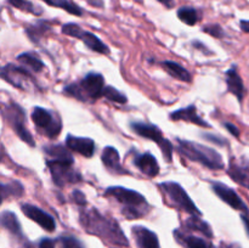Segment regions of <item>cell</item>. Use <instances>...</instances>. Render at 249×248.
Masks as SVG:
<instances>
[{"mask_svg": "<svg viewBox=\"0 0 249 248\" xmlns=\"http://www.w3.org/2000/svg\"><path fill=\"white\" fill-rule=\"evenodd\" d=\"M105 196L111 197L122 206V214L128 219H138L148 211L147 199L135 190L122 186H111L106 189Z\"/></svg>", "mask_w": 249, "mask_h": 248, "instance_id": "2", "label": "cell"}, {"mask_svg": "<svg viewBox=\"0 0 249 248\" xmlns=\"http://www.w3.org/2000/svg\"><path fill=\"white\" fill-rule=\"evenodd\" d=\"M4 114L6 121L9 122L11 128L16 133V135L22 141L28 143L29 146H34L33 136L29 133L28 129L26 128V113H24V109L19 105L10 104L5 107Z\"/></svg>", "mask_w": 249, "mask_h": 248, "instance_id": "9", "label": "cell"}, {"mask_svg": "<svg viewBox=\"0 0 249 248\" xmlns=\"http://www.w3.org/2000/svg\"><path fill=\"white\" fill-rule=\"evenodd\" d=\"M229 177L237 182L241 186L249 190V162L248 160H236L235 158L230 160L229 165Z\"/></svg>", "mask_w": 249, "mask_h": 248, "instance_id": "16", "label": "cell"}, {"mask_svg": "<svg viewBox=\"0 0 249 248\" xmlns=\"http://www.w3.org/2000/svg\"><path fill=\"white\" fill-rule=\"evenodd\" d=\"M130 128L134 133L138 134L141 138L155 141L158 147L160 148V151H162L165 160L169 163L172 162L173 151H174L173 143H170V141L163 136L162 131L157 125L151 123H142V122H133V123H130Z\"/></svg>", "mask_w": 249, "mask_h": 248, "instance_id": "6", "label": "cell"}, {"mask_svg": "<svg viewBox=\"0 0 249 248\" xmlns=\"http://www.w3.org/2000/svg\"><path fill=\"white\" fill-rule=\"evenodd\" d=\"M74 159H48L46 165L51 173L56 186H65L66 184H75L82 181V175L73 168Z\"/></svg>", "mask_w": 249, "mask_h": 248, "instance_id": "7", "label": "cell"}, {"mask_svg": "<svg viewBox=\"0 0 249 248\" xmlns=\"http://www.w3.org/2000/svg\"><path fill=\"white\" fill-rule=\"evenodd\" d=\"M22 212L26 216H28L29 219H32L33 221H36L38 225H40L44 230L46 231H55L56 229V223L55 219L50 215L49 213L44 212L43 209L38 208V207L33 206V204H22L21 206Z\"/></svg>", "mask_w": 249, "mask_h": 248, "instance_id": "13", "label": "cell"}, {"mask_svg": "<svg viewBox=\"0 0 249 248\" xmlns=\"http://www.w3.org/2000/svg\"><path fill=\"white\" fill-rule=\"evenodd\" d=\"M60 241L62 248H84V245L82 243V241L73 237V236H62L60 238Z\"/></svg>", "mask_w": 249, "mask_h": 248, "instance_id": "33", "label": "cell"}, {"mask_svg": "<svg viewBox=\"0 0 249 248\" xmlns=\"http://www.w3.org/2000/svg\"><path fill=\"white\" fill-rule=\"evenodd\" d=\"M87 2H89L92 6L104 7V1H102V0H87Z\"/></svg>", "mask_w": 249, "mask_h": 248, "instance_id": "41", "label": "cell"}, {"mask_svg": "<svg viewBox=\"0 0 249 248\" xmlns=\"http://www.w3.org/2000/svg\"><path fill=\"white\" fill-rule=\"evenodd\" d=\"M174 235L178 238V241L185 245V247L187 248H209L206 241L203 238L197 237V236L184 235V233H180L179 230L175 231Z\"/></svg>", "mask_w": 249, "mask_h": 248, "instance_id": "28", "label": "cell"}, {"mask_svg": "<svg viewBox=\"0 0 249 248\" xmlns=\"http://www.w3.org/2000/svg\"><path fill=\"white\" fill-rule=\"evenodd\" d=\"M131 231L140 248H160V241L153 231L143 226H134Z\"/></svg>", "mask_w": 249, "mask_h": 248, "instance_id": "19", "label": "cell"}, {"mask_svg": "<svg viewBox=\"0 0 249 248\" xmlns=\"http://www.w3.org/2000/svg\"><path fill=\"white\" fill-rule=\"evenodd\" d=\"M224 126H225V128L228 129V130L230 131V133L232 134L233 136H236V138H238V136H240V130H238L237 126H235V125H233V124L224 123Z\"/></svg>", "mask_w": 249, "mask_h": 248, "instance_id": "38", "label": "cell"}, {"mask_svg": "<svg viewBox=\"0 0 249 248\" xmlns=\"http://www.w3.org/2000/svg\"><path fill=\"white\" fill-rule=\"evenodd\" d=\"M17 61H18V62L21 63L24 68L33 71V72H36V73L41 72L44 68L43 61H41L38 56H36L34 53H21V55L17 56Z\"/></svg>", "mask_w": 249, "mask_h": 248, "instance_id": "23", "label": "cell"}, {"mask_svg": "<svg viewBox=\"0 0 249 248\" xmlns=\"http://www.w3.org/2000/svg\"><path fill=\"white\" fill-rule=\"evenodd\" d=\"M178 17L187 26H195L198 22V12L192 6H181L177 12Z\"/></svg>", "mask_w": 249, "mask_h": 248, "instance_id": "29", "label": "cell"}, {"mask_svg": "<svg viewBox=\"0 0 249 248\" xmlns=\"http://www.w3.org/2000/svg\"><path fill=\"white\" fill-rule=\"evenodd\" d=\"M12 6H15L16 9L22 10V11H26V12H31V14L34 15H40L41 14V10L38 9L36 6H34L31 1L28 0H7Z\"/></svg>", "mask_w": 249, "mask_h": 248, "instance_id": "32", "label": "cell"}, {"mask_svg": "<svg viewBox=\"0 0 249 248\" xmlns=\"http://www.w3.org/2000/svg\"><path fill=\"white\" fill-rule=\"evenodd\" d=\"M0 225L4 229H6L7 231H10L12 235L22 236V230L21 225L18 223V219H17V216L12 212L6 211L0 214Z\"/></svg>", "mask_w": 249, "mask_h": 248, "instance_id": "22", "label": "cell"}, {"mask_svg": "<svg viewBox=\"0 0 249 248\" xmlns=\"http://www.w3.org/2000/svg\"><path fill=\"white\" fill-rule=\"evenodd\" d=\"M106 88L104 75L96 72H90L80 80L79 83H72L66 85L63 92L68 96H72L79 101H95L104 96V90Z\"/></svg>", "mask_w": 249, "mask_h": 248, "instance_id": "4", "label": "cell"}, {"mask_svg": "<svg viewBox=\"0 0 249 248\" xmlns=\"http://www.w3.org/2000/svg\"><path fill=\"white\" fill-rule=\"evenodd\" d=\"M160 65L164 68L165 72L169 75H172L173 78H175V79L181 80V82L185 83L191 82V74H190V72L186 68L182 67L181 65H179V63L174 62V61H164Z\"/></svg>", "mask_w": 249, "mask_h": 248, "instance_id": "21", "label": "cell"}, {"mask_svg": "<svg viewBox=\"0 0 249 248\" xmlns=\"http://www.w3.org/2000/svg\"><path fill=\"white\" fill-rule=\"evenodd\" d=\"M39 248H55V243L51 238H43L39 243Z\"/></svg>", "mask_w": 249, "mask_h": 248, "instance_id": "37", "label": "cell"}, {"mask_svg": "<svg viewBox=\"0 0 249 248\" xmlns=\"http://www.w3.org/2000/svg\"><path fill=\"white\" fill-rule=\"evenodd\" d=\"M72 198H73V202L77 203L78 206L80 207L87 206V198H85V196L79 191V190H74V191H73Z\"/></svg>", "mask_w": 249, "mask_h": 248, "instance_id": "35", "label": "cell"}, {"mask_svg": "<svg viewBox=\"0 0 249 248\" xmlns=\"http://www.w3.org/2000/svg\"><path fill=\"white\" fill-rule=\"evenodd\" d=\"M185 226L192 231H198V232L203 233L207 237H213V232L208 224L204 220L199 218V215H191L186 221H185Z\"/></svg>", "mask_w": 249, "mask_h": 248, "instance_id": "25", "label": "cell"}, {"mask_svg": "<svg viewBox=\"0 0 249 248\" xmlns=\"http://www.w3.org/2000/svg\"><path fill=\"white\" fill-rule=\"evenodd\" d=\"M192 45H194L196 49H198V50L204 51V53H206L207 55H212V51L208 50V49L206 48V45H204V44L199 43V41L196 40V41H194V43H192Z\"/></svg>", "mask_w": 249, "mask_h": 248, "instance_id": "39", "label": "cell"}, {"mask_svg": "<svg viewBox=\"0 0 249 248\" xmlns=\"http://www.w3.org/2000/svg\"><path fill=\"white\" fill-rule=\"evenodd\" d=\"M203 32H206V33L211 34L214 38L218 39L225 36V32H224V29L219 24H207V26L203 27Z\"/></svg>", "mask_w": 249, "mask_h": 248, "instance_id": "34", "label": "cell"}, {"mask_svg": "<svg viewBox=\"0 0 249 248\" xmlns=\"http://www.w3.org/2000/svg\"><path fill=\"white\" fill-rule=\"evenodd\" d=\"M101 160L106 169L112 174H128V170L122 165L118 151L112 146H107L104 148L101 155Z\"/></svg>", "mask_w": 249, "mask_h": 248, "instance_id": "17", "label": "cell"}, {"mask_svg": "<svg viewBox=\"0 0 249 248\" xmlns=\"http://www.w3.org/2000/svg\"><path fill=\"white\" fill-rule=\"evenodd\" d=\"M212 189H213L214 194L221 199V201L225 202L228 206L232 207L233 209H237V211L243 212V213H248V207L247 204L243 202V199L236 194L235 190H232L231 187L226 186L225 184L219 181H213L212 182Z\"/></svg>", "mask_w": 249, "mask_h": 248, "instance_id": "12", "label": "cell"}, {"mask_svg": "<svg viewBox=\"0 0 249 248\" xmlns=\"http://www.w3.org/2000/svg\"><path fill=\"white\" fill-rule=\"evenodd\" d=\"M0 77L17 89L31 90L32 87H36L33 77L23 66L22 67L15 65L4 66L0 70Z\"/></svg>", "mask_w": 249, "mask_h": 248, "instance_id": "11", "label": "cell"}, {"mask_svg": "<svg viewBox=\"0 0 249 248\" xmlns=\"http://www.w3.org/2000/svg\"><path fill=\"white\" fill-rule=\"evenodd\" d=\"M226 85H228V90L231 94L235 95L237 97L238 101H242L245 97V85H243L242 79H241L240 74H238L237 70L235 66L230 68L226 72Z\"/></svg>", "mask_w": 249, "mask_h": 248, "instance_id": "20", "label": "cell"}, {"mask_svg": "<svg viewBox=\"0 0 249 248\" xmlns=\"http://www.w3.org/2000/svg\"><path fill=\"white\" fill-rule=\"evenodd\" d=\"M32 121L36 124L39 133L48 136L49 139L57 138L62 130V123H61L60 117L43 107H36L33 109Z\"/></svg>", "mask_w": 249, "mask_h": 248, "instance_id": "8", "label": "cell"}, {"mask_svg": "<svg viewBox=\"0 0 249 248\" xmlns=\"http://www.w3.org/2000/svg\"><path fill=\"white\" fill-rule=\"evenodd\" d=\"M44 152L53 159H73L68 148L62 145H49L44 147Z\"/></svg>", "mask_w": 249, "mask_h": 248, "instance_id": "30", "label": "cell"}, {"mask_svg": "<svg viewBox=\"0 0 249 248\" xmlns=\"http://www.w3.org/2000/svg\"><path fill=\"white\" fill-rule=\"evenodd\" d=\"M240 26H241V29H242L243 32H246V33H249V21H246V19H243V21H241Z\"/></svg>", "mask_w": 249, "mask_h": 248, "instance_id": "42", "label": "cell"}, {"mask_svg": "<svg viewBox=\"0 0 249 248\" xmlns=\"http://www.w3.org/2000/svg\"><path fill=\"white\" fill-rule=\"evenodd\" d=\"M133 164L140 170L142 174L147 175L150 177H155L160 174V165H158L157 159L150 152L145 153H134Z\"/></svg>", "mask_w": 249, "mask_h": 248, "instance_id": "15", "label": "cell"}, {"mask_svg": "<svg viewBox=\"0 0 249 248\" xmlns=\"http://www.w3.org/2000/svg\"><path fill=\"white\" fill-rule=\"evenodd\" d=\"M50 24L46 21H36V23L27 27L26 33L33 43H39L40 39L46 34V32L50 31Z\"/></svg>", "mask_w": 249, "mask_h": 248, "instance_id": "24", "label": "cell"}, {"mask_svg": "<svg viewBox=\"0 0 249 248\" xmlns=\"http://www.w3.org/2000/svg\"><path fill=\"white\" fill-rule=\"evenodd\" d=\"M43 1L46 2L48 5H50V6L65 10L66 12H68V14L71 15H74V16H82L83 15L82 7L75 5L74 2H72L71 0H43Z\"/></svg>", "mask_w": 249, "mask_h": 248, "instance_id": "27", "label": "cell"}, {"mask_svg": "<svg viewBox=\"0 0 249 248\" xmlns=\"http://www.w3.org/2000/svg\"><path fill=\"white\" fill-rule=\"evenodd\" d=\"M79 221L85 231L96 235L108 242L118 246H128L129 242L124 236L121 226L113 219L105 216L95 208H82L79 213Z\"/></svg>", "mask_w": 249, "mask_h": 248, "instance_id": "1", "label": "cell"}, {"mask_svg": "<svg viewBox=\"0 0 249 248\" xmlns=\"http://www.w3.org/2000/svg\"><path fill=\"white\" fill-rule=\"evenodd\" d=\"M104 96L111 102H116V104L124 105L128 102V99H126L125 95L119 91V90H117L116 88L111 87V85H106V88L104 90Z\"/></svg>", "mask_w": 249, "mask_h": 248, "instance_id": "31", "label": "cell"}, {"mask_svg": "<svg viewBox=\"0 0 249 248\" xmlns=\"http://www.w3.org/2000/svg\"><path fill=\"white\" fill-rule=\"evenodd\" d=\"M169 118L175 122L178 121L189 122V123L196 124V125H199V126H204V128H209V126H211L208 124V122H206L203 118H201V117L198 116V113H197V108L194 104L185 107V108H180L178 109V111L172 112V113L169 114Z\"/></svg>", "mask_w": 249, "mask_h": 248, "instance_id": "18", "label": "cell"}, {"mask_svg": "<svg viewBox=\"0 0 249 248\" xmlns=\"http://www.w3.org/2000/svg\"><path fill=\"white\" fill-rule=\"evenodd\" d=\"M177 141L178 151L187 159L199 163L212 170H220L224 168L223 157L214 148L181 139H178Z\"/></svg>", "mask_w": 249, "mask_h": 248, "instance_id": "3", "label": "cell"}, {"mask_svg": "<svg viewBox=\"0 0 249 248\" xmlns=\"http://www.w3.org/2000/svg\"><path fill=\"white\" fill-rule=\"evenodd\" d=\"M160 189L167 196V198L172 202L173 206L186 212V213L191 214V215L201 216L199 209L197 208L194 201L190 198V196L187 195V192L185 191V189L181 185L175 181H165L160 182Z\"/></svg>", "mask_w": 249, "mask_h": 248, "instance_id": "5", "label": "cell"}, {"mask_svg": "<svg viewBox=\"0 0 249 248\" xmlns=\"http://www.w3.org/2000/svg\"><path fill=\"white\" fill-rule=\"evenodd\" d=\"M62 33L66 35L73 36V38H77L79 40H82L85 44L88 49L95 51V53H102V55H108L109 49L99 36L95 35L91 32L84 31L79 24L75 23H66L62 26Z\"/></svg>", "mask_w": 249, "mask_h": 248, "instance_id": "10", "label": "cell"}, {"mask_svg": "<svg viewBox=\"0 0 249 248\" xmlns=\"http://www.w3.org/2000/svg\"><path fill=\"white\" fill-rule=\"evenodd\" d=\"M241 219H242L243 224H245L246 230H247V232L249 233V216L246 215V214H243V215H241Z\"/></svg>", "mask_w": 249, "mask_h": 248, "instance_id": "43", "label": "cell"}, {"mask_svg": "<svg viewBox=\"0 0 249 248\" xmlns=\"http://www.w3.org/2000/svg\"><path fill=\"white\" fill-rule=\"evenodd\" d=\"M23 194V186L21 182L12 181L9 184H1L0 182V204L2 203L7 197H19Z\"/></svg>", "mask_w": 249, "mask_h": 248, "instance_id": "26", "label": "cell"}, {"mask_svg": "<svg viewBox=\"0 0 249 248\" xmlns=\"http://www.w3.org/2000/svg\"><path fill=\"white\" fill-rule=\"evenodd\" d=\"M157 1H160L162 5H164L167 9H173V7L175 6V0H157Z\"/></svg>", "mask_w": 249, "mask_h": 248, "instance_id": "40", "label": "cell"}, {"mask_svg": "<svg viewBox=\"0 0 249 248\" xmlns=\"http://www.w3.org/2000/svg\"><path fill=\"white\" fill-rule=\"evenodd\" d=\"M204 139L208 141H211V142L213 143H216V145H220V146H224L228 143V141L225 140V139L223 138H219V136L214 135V134H204Z\"/></svg>", "mask_w": 249, "mask_h": 248, "instance_id": "36", "label": "cell"}, {"mask_svg": "<svg viewBox=\"0 0 249 248\" xmlns=\"http://www.w3.org/2000/svg\"><path fill=\"white\" fill-rule=\"evenodd\" d=\"M66 147L88 158L92 157L95 150H96V145L92 139L80 138V136H74L72 134H68L66 138Z\"/></svg>", "mask_w": 249, "mask_h": 248, "instance_id": "14", "label": "cell"}]
</instances>
